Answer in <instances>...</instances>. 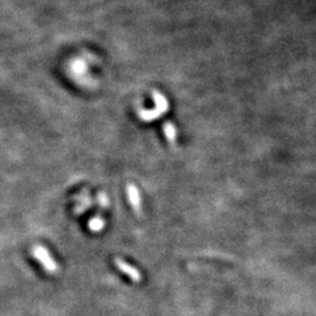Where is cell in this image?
Instances as JSON below:
<instances>
[{
	"instance_id": "cell-2",
	"label": "cell",
	"mask_w": 316,
	"mask_h": 316,
	"mask_svg": "<svg viewBox=\"0 0 316 316\" xmlns=\"http://www.w3.org/2000/svg\"><path fill=\"white\" fill-rule=\"evenodd\" d=\"M33 257L42 265L45 270H47L48 273H56L59 270V265L53 260L50 253L47 251L44 246H34L32 251Z\"/></svg>"
},
{
	"instance_id": "cell-3",
	"label": "cell",
	"mask_w": 316,
	"mask_h": 316,
	"mask_svg": "<svg viewBox=\"0 0 316 316\" xmlns=\"http://www.w3.org/2000/svg\"><path fill=\"white\" fill-rule=\"evenodd\" d=\"M126 195H128V200L130 203L132 209L137 215L142 211V199H141L140 190H138L134 184L126 185Z\"/></svg>"
},
{
	"instance_id": "cell-4",
	"label": "cell",
	"mask_w": 316,
	"mask_h": 316,
	"mask_svg": "<svg viewBox=\"0 0 316 316\" xmlns=\"http://www.w3.org/2000/svg\"><path fill=\"white\" fill-rule=\"evenodd\" d=\"M115 265H116L117 268L121 270V272L126 274V275H128L130 279L134 280V281H140L141 280L140 272H138L135 267H132L131 265L126 264L125 261H123L122 259H115Z\"/></svg>"
},
{
	"instance_id": "cell-5",
	"label": "cell",
	"mask_w": 316,
	"mask_h": 316,
	"mask_svg": "<svg viewBox=\"0 0 316 316\" xmlns=\"http://www.w3.org/2000/svg\"><path fill=\"white\" fill-rule=\"evenodd\" d=\"M163 131L165 135V138L168 140V142L174 144L177 140V128L174 126L173 123L165 122L163 125Z\"/></svg>"
},
{
	"instance_id": "cell-6",
	"label": "cell",
	"mask_w": 316,
	"mask_h": 316,
	"mask_svg": "<svg viewBox=\"0 0 316 316\" xmlns=\"http://www.w3.org/2000/svg\"><path fill=\"white\" fill-rule=\"evenodd\" d=\"M88 226L92 232H100L104 227V220L100 217H96V218L90 219Z\"/></svg>"
},
{
	"instance_id": "cell-1",
	"label": "cell",
	"mask_w": 316,
	"mask_h": 316,
	"mask_svg": "<svg viewBox=\"0 0 316 316\" xmlns=\"http://www.w3.org/2000/svg\"><path fill=\"white\" fill-rule=\"evenodd\" d=\"M152 97H153V102H155V109L138 110V116H140V119L142 120V121L151 122L153 120L161 117L163 114H165L169 110V103L164 95H162L161 93L158 92H153Z\"/></svg>"
}]
</instances>
